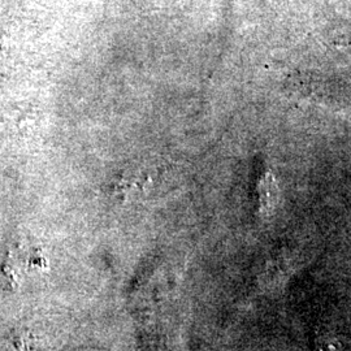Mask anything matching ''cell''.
Segmentation results:
<instances>
[{
  "label": "cell",
  "mask_w": 351,
  "mask_h": 351,
  "mask_svg": "<svg viewBox=\"0 0 351 351\" xmlns=\"http://www.w3.org/2000/svg\"><path fill=\"white\" fill-rule=\"evenodd\" d=\"M317 351H343L342 350V346L339 345V341L335 339H322L320 341V345H319V349Z\"/></svg>",
  "instance_id": "cell-1"
}]
</instances>
